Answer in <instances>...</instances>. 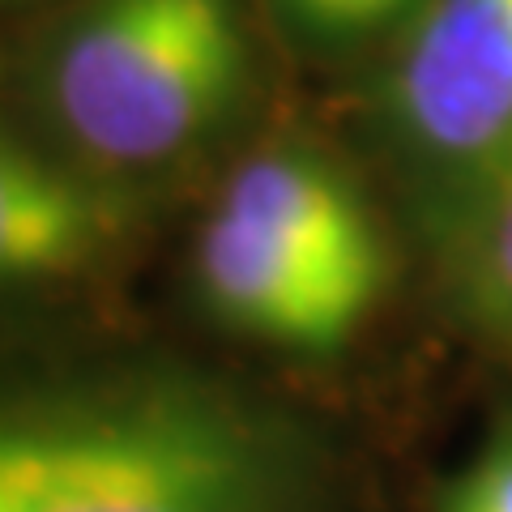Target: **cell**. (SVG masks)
<instances>
[{
  "mask_svg": "<svg viewBox=\"0 0 512 512\" xmlns=\"http://www.w3.org/2000/svg\"><path fill=\"white\" fill-rule=\"evenodd\" d=\"M436 239L461 299L495 325H512V163L444 184Z\"/></svg>",
  "mask_w": 512,
  "mask_h": 512,
  "instance_id": "cell-7",
  "label": "cell"
},
{
  "mask_svg": "<svg viewBox=\"0 0 512 512\" xmlns=\"http://www.w3.org/2000/svg\"><path fill=\"white\" fill-rule=\"evenodd\" d=\"M414 0H278V9L291 18L295 30L320 43L359 39L367 30L393 22Z\"/></svg>",
  "mask_w": 512,
  "mask_h": 512,
  "instance_id": "cell-8",
  "label": "cell"
},
{
  "mask_svg": "<svg viewBox=\"0 0 512 512\" xmlns=\"http://www.w3.org/2000/svg\"><path fill=\"white\" fill-rule=\"evenodd\" d=\"M128 188L30 141L0 111V286L82 274L128 227Z\"/></svg>",
  "mask_w": 512,
  "mask_h": 512,
  "instance_id": "cell-5",
  "label": "cell"
},
{
  "mask_svg": "<svg viewBox=\"0 0 512 512\" xmlns=\"http://www.w3.org/2000/svg\"><path fill=\"white\" fill-rule=\"evenodd\" d=\"M440 512H512V427H504L444 491Z\"/></svg>",
  "mask_w": 512,
  "mask_h": 512,
  "instance_id": "cell-9",
  "label": "cell"
},
{
  "mask_svg": "<svg viewBox=\"0 0 512 512\" xmlns=\"http://www.w3.org/2000/svg\"><path fill=\"white\" fill-rule=\"evenodd\" d=\"M218 210L252 222L278 244L333 269L367 291H384L389 256L363 192L329 158L274 146L244 158L218 197Z\"/></svg>",
  "mask_w": 512,
  "mask_h": 512,
  "instance_id": "cell-6",
  "label": "cell"
},
{
  "mask_svg": "<svg viewBox=\"0 0 512 512\" xmlns=\"http://www.w3.org/2000/svg\"><path fill=\"white\" fill-rule=\"evenodd\" d=\"M286 431L180 367L0 384V512H295Z\"/></svg>",
  "mask_w": 512,
  "mask_h": 512,
  "instance_id": "cell-1",
  "label": "cell"
},
{
  "mask_svg": "<svg viewBox=\"0 0 512 512\" xmlns=\"http://www.w3.org/2000/svg\"><path fill=\"white\" fill-rule=\"evenodd\" d=\"M197 286L222 325L303 355L350 342L380 299L227 210H214L197 235Z\"/></svg>",
  "mask_w": 512,
  "mask_h": 512,
  "instance_id": "cell-4",
  "label": "cell"
},
{
  "mask_svg": "<svg viewBox=\"0 0 512 512\" xmlns=\"http://www.w3.org/2000/svg\"><path fill=\"white\" fill-rule=\"evenodd\" d=\"M248 73L239 0H82L39 47L30 94L64 158L124 184L210 141Z\"/></svg>",
  "mask_w": 512,
  "mask_h": 512,
  "instance_id": "cell-2",
  "label": "cell"
},
{
  "mask_svg": "<svg viewBox=\"0 0 512 512\" xmlns=\"http://www.w3.org/2000/svg\"><path fill=\"white\" fill-rule=\"evenodd\" d=\"M508 163H512V158H508ZM500 167H504V163H500ZM491 171H495V167H491Z\"/></svg>",
  "mask_w": 512,
  "mask_h": 512,
  "instance_id": "cell-10",
  "label": "cell"
},
{
  "mask_svg": "<svg viewBox=\"0 0 512 512\" xmlns=\"http://www.w3.org/2000/svg\"><path fill=\"white\" fill-rule=\"evenodd\" d=\"M402 141L444 184L512 158V0H427L384 86Z\"/></svg>",
  "mask_w": 512,
  "mask_h": 512,
  "instance_id": "cell-3",
  "label": "cell"
}]
</instances>
